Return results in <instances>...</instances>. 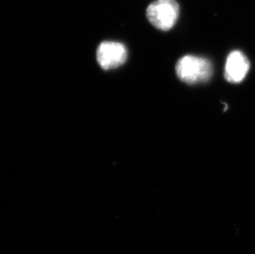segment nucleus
<instances>
[{
  "label": "nucleus",
  "instance_id": "f257e3e1",
  "mask_svg": "<svg viewBox=\"0 0 255 254\" xmlns=\"http://www.w3.org/2000/svg\"><path fill=\"white\" fill-rule=\"evenodd\" d=\"M178 79L188 84L208 81L213 74V66L209 60L194 55H185L176 65Z\"/></svg>",
  "mask_w": 255,
  "mask_h": 254
},
{
  "label": "nucleus",
  "instance_id": "20e7f679",
  "mask_svg": "<svg viewBox=\"0 0 255 254\" xmlns=\"http://www.w3.org/2000/svg\"><path fill=\"white\" fill-rule=\"evenodd\" d=\"M250 67V61L243 53L239 51H232L227 57L225 78L230 83H241L248 74Z\"/></svg>",
  "mask_w": 255,
  "mask_h": 254
},
{
  "label": "nucleus",
  "instance_id": "f03ea898",
  "mask_svg": "<svg viewBox=\"0 0 255 254\" xmlns=\"http://www.w3.org/2000/svg\"><path fill=\"white\" fill-rule=\"evenodd\" d=\"M179 15V6L176 0H156L146 9L147 19L154 27L169 31L175 25Z\"/></svg>",
  "mask_w": 255,
  "mask_h": 254
},
{
  "label": "nucleus",
  "instance_id": "7ed1b4c3",
  "mask_svg": "<svg viewBox=\"0 0 255 254\" xmlns=\"http://www.w3.org/2000/svg\"><path fill=\"white\" fill-rule=\"evenodd\" d=\"M128 58V51L123 44L104 41L97 51V60L104 70H111L123 65Z\"/></svg>",
  "mask_w": 255,
  "mask_h": 254
}]
</instances>
